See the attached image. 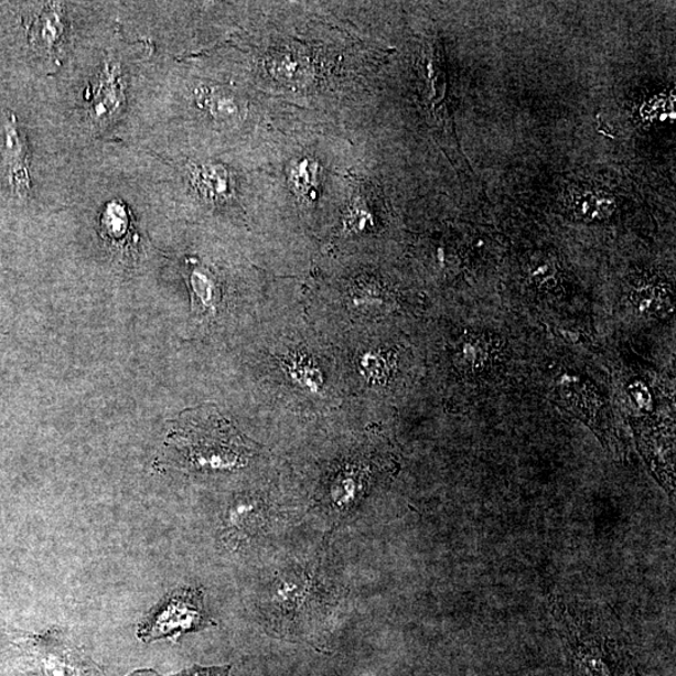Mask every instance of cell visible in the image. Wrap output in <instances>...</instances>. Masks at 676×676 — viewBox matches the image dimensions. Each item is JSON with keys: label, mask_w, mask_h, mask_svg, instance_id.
I'll list each match as a JSON object with an SVG mask.
<instances>
[{"label": "cell", "mask_w": 676, "mask_h": 676, "mask_svg": "<svg viewBox=\"0 0 676 676\" xmlns=\"http://www.w3.org/2000/svg\"><path fill=\"white\" fill-rule=\"evenodd\" d=\"M66 33V18L57 3L47 4L33 23L31 40L36 50L52 53Z\"/></svg>", "instance_id": "11"}, {"label": "cell", "mask_w": 676, "mask_h": 676, "mask_svg": "<svg viewBox=\"0 0 676 676\" xmlns=\"http://www.w3.org/2000/svg\"><path fill=\"white\" fill-rule=\"evenodd\" d=\"M569 632V647L572 655L573 676H622L623 663L620 655L611 650L607 639L590 633Z\"/></svg>", "instance_id": "4"}, {"label": "cell", "mask_w": 676, "mask_h": 676, "mask_svg": "<svg viewBox=\"0 0 676 676\" xmlns=\"http://www.w3.org/2000/svg\"><path fill=\"white\" fill-rule=\"evenodd\" d=\"M165 448L175 466L194 471L245 468L253 455L240 433L211 406L184 411L167 437Z\"/></svg>", "instance_id": "1"}, {"label": "cell", "mask_w": 676, "mask_h": 676, "mask_svg": "<svg viewBox=\"0 0 676 676\" xmlns=\"http://www.w3.org/2000/svg\"><path fill=\"white\" fill-rule=\"evenodd\" d=\"M3 155L9 187L17 197H26L32 190L30 144L13 112L3 125Z\"/></svg>", "instance_id": "6"}, {"label": "cell", "mask_w": 676, "mask_h": 676, "mask_svg": "<svg viewBox=\"0 0 676 676\" xmlns=\"http://www.w3.org/2000/svg\"><path fill=\"white\" fill-rule=\"evenodd\" d=\"M191 180L201 196L210 201L227 200L233 192L229 172L222 164L206 163L193 167Z\"/></svg>", "instance_id": "12"}, {"label": "cell", "mask_w": 676, "mask_h": 676, "mask_svg": "<svg viewBox=\"0 0 676 676\" xmlns=\"http://www.w3.org/2000/svg\"><path fill=\"white\" fill-rule=\"evenodd\" d=\"M122 64L110 58L101 66L97 78L87 90L90 118L98 124H106L115 118L126 104L125 76Z\"/></svg>", "instance_id": "5"}, {"label": "cell", "mask_w": 676, "mask_h": 676, "mask_svg": "<svg viewBox=\"0 0 676 676\" xmlns=\"http://www.w3.org/2000/svg\"><path fill=\"white\" fill-rule=\"evenodd\" d=\"M309 595V582L298 573H286V576L277 581L272 601L277 611L281 615L289 616L304 603Z\"/></svg>", "instance_id": "13"}, {"label": "cell", "mask_w": 676, "mask_h": 676, "mask_svg": "<svg viewBox=\"0 0 676 676\" xmlns=\"http://www.w3.org/2000/svg\"><path fill=\"white\" fill-rule=\"evenodd\" d=\"M291 174L292 183L301 196L313 197V192L318 189L316 165L302 161L293 165Z\"/></svg>", "instance_id": "14"}, {"label": "cell", "mask_w": 676, "mask_h": 676, "mask_svg": "<svg viewBox=\"0 0 676 676\" xmlns=\"http://www.w3.org/2000/svg\"><path fill=\"white\" fill-rule=\"evenodd\" d=\"M184 279L190 290L192 311L198 316L215 314L221 302V287L215 273L197 259L189 258Z\"/></svg>", "instance_id": "8"}, {"label": "cell", "mask_w": 676, "mask_h": 676, "mask_svg": "<svg viewBox=\"0 0 676 676\" xmlns=\"http://www.w3.org/2000/svg\"><path fill=\"white\" fill-rule=\"evenodd\" d=\"M265 523V508L261 502L251 497H239L227 508L224 517V537L233 545L251 539Z\"/></svg>", "instance_id": "7"}, {"label": "cell", "mask_w": 676, "mask_h": 676, "mask_svg": "<svg viewBox=\"0 0 676 676\" xmlns=\"http://www.w3.org/2000/svg\"><path fill=\"white\" fill-rule=\"evenodd\" d=\"M39 650L44 676H105L60 630L40 639Z\"/></svg>", "instance_id": "3"}, {"label": "cell", "mask_w": 676, "mask_h": 676, "mask_svg": "<svg viewBox=\"0 0 676 676\" xmlns=\"http://www.w3.org/2000/svg\"><path fill=\"white\" fill-rule=\"evenodd\" d=\"M99 226L100 236L118 248H126L135 240L131 211L120 200L107 203L101 212Z\"/></svg>", "instance_id": "10"}, {"label": "cell", "mask_w": 676, "mask_h": 676, "mask_svg": "<svg viewBox=\"0 0 676 676\" xmlns=\"http://www.w3.org/2000/svg\"><path fill=\"white\" fill-rule=\"evenodd\" d=\"M215 625L198 588H180L164 595L138 625L137 636L146 644L159 641L178 643L182 636Z\"/></svg>", "instance_id": "2"}, {"label": "cell", "mask_w": 676, "mask_h": 676, "mask_svg": "<svg viewBox=\"0 0 676 676\" xmlns=\"http://www.w3.org/2000/svg\"><path fill=\"white\" fill-rule=\"evenodd\" d=\"M196 100L200 108L217 124L235 126L243 120L245 107L243 101L224 88L202 86L196 90Z\"/></svg>", "instance_id": "9"}, {"label": "cell", "mask_w": 676, "mask_h": 676, "mask_svg": "<svg viewBox=\"0 0 676 676\" xmlns=\"http://www.w3.org/2000/svg\"><path fill=\"white\" fill-rule=\"evenodd\" d=\"M230 668H233V666L230 665H224V666L194 665L190 669H186V670H183L181 673L173 674L170 676H229ZM128 676H162V675L151 669H142V670L133 672L131 675H128Z\"/></svg>", "instance_id": "15"}]
</instances>
